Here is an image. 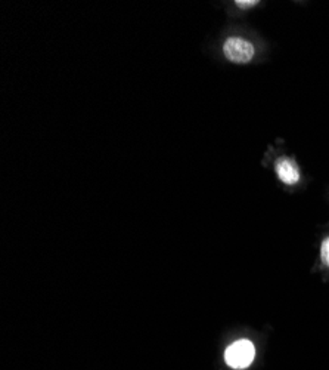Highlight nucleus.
I'll return each instance as SVG.
<instances>
[{
    "mask_svg": "<svg viewBox=\"0 0 329 370\" xmlns=\"http://www.w3.org/2000/svg\"><path fill=\"white\" fill-rule=\"evenodd\" d=\"M276 175L284 184L292 185L300 181V169L292 159L280 157L276 162Z\"/></svg>",
    "mask_w": 329,
    "mask_h": 370,
    "instance_id": "obj_3",
    "label": "nucleus"
},
{
    "mask_svg": "<svg viewBox=\"0 0 329 370\" xmlns=\"http://www.w3.org/2000/svg\"><path fill=\"white\" fill-rule=\"evenodd\" d=\"M257 4H259L257 0H248V2H245V0H238V2H237L238 8H241V9H248V8H253V6H256Z\"/></svg>",
    "mask_w": 329,
    "mask_h": 370,
    "instance_id": "obj_5",
    "label": "nucleus"
},
{
    "mask_svg": "<svg viewBox=\"0 0 329 370\" xmlns=\"http://www.w3.org/2000/svg\"><path fill=\"white\" fill-rule=\"evenodd\" d=\"M256 359V347L248 339H240L228 347L225 352V362L229 367L242 370L252 366Z\"/></svg>",
    "mask_w": 329,
    "mask_h": 370,
    "instance_id": "obj_1",
    "label": "nucleus"
},
{
    "mask_svg": "<svg viewBox=\"0 0 329 370\" xmlns=\"http://www.w3.org/2000/svg\"><path fill=\"white\" fill-rule=\"evenodd\" d=\"M223 54L235 64H247L254 58L256 49L252 42L242 37H229L223 44Z\"/></svg>",
    "mask_w": 329,
    "mask_h": 370,
    "instance_id": "obj_2",
    "label": "nucleus"
},
{
    "mask_svg": "<svg viewBox=\"0 0 329 370\" xmlns=\"http://www.w3.org/2000/svg\"><path fill=\"white\" fill-rule=\"evenodd\" d=\"M321 258L323 264L329 268V237L323 240L322 248H321Z\"/></svg>",
    "mask_w": 329,
    "mask_h": 370,
    "instance_id": "obj_4",
    "label": "nucleus"
}]
</instances>
